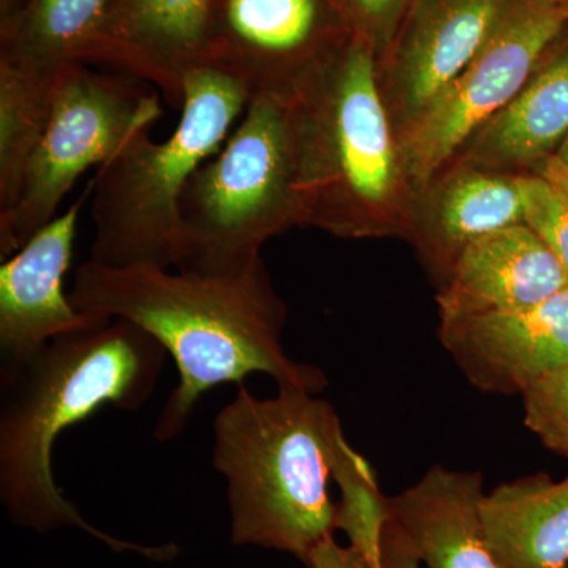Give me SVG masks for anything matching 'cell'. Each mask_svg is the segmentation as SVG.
Returning a JSON list of instances; mask_svg holds the SVG:
<instances>
[{
	"label": "cell",
	"instance_id": "1",
	"mask_svg": "<svg viewBox=\"0 0 568 568\" xmlns=\"http://www.w3.org/2000/svg\"><path fill=\"white\" fill-rule=\"evenodd\" d=\"M69 294L78 312L130 321L174 358L179 383L156 420L160 443L185 432L204 394L242 384L253 373L315 395L327 386L324 372L284 353L286 306L263 260L230 275L148 264L110 267L89 260L74 272Z\"/></svg>",
	"mask_w": 568,
	"mask_h": 568
},
{
	"label": "cell",
	"instance_id": "19",
	"mask_svg": "<svg viewBox=\"0 0 568 568\" xmlns=\"http://www.w3.org/2000/svg\"><path fill=\"white\" fill-rule=\"evenodd\" d=\"M521 223L525 209L517 178L470 171L444 186L426 246L447 268L448 276L458 254L470 242Z\"/></svg>",
	"mask_w": 568,
	"mask_h": 568
},
{
	"label": "cell",
	"instance_id": "28",
	"mask_svg": "<svg viewBox=\"0 0 568 568\" xmlns=\"http://www.w3.org/2000/svg\"><path fill=\"white\" fill-rule=\"evenodd\" d=\"M555 156L568 166V136L566 138V141L560 144V148L558 149V152L555 153Z\"/></svg>",
	"mask_w": 568,
	"mask_h": 568
},
{
	"label": "cell",
	"instance_id": "25",
	"mask_svg": "<svg viewBox=\"0 0 568 568\" xmlns=\"http://www.w3.org/2000/svg\"><path fill=\"white\" fill-rule=\"evenodd\" d=\"M383 560L384 568H420L416 551L394 521L388 523L384 534Z\"/></svg>",
	"mask_w": 568,
	"mask_h": 568
},
{
	"label": "cell",
	"instance_id": "18",
	"mask_svg": "<svg viewBox=\"0 0 568 568\" xmlns=\"http://www.w3.org/2000/svg\"><path fill=\"white\" fill-rule=\"evenodd\" d=\"M112 0H26L0 21V62L59 73L69 63H97Z\"/></svg>",
	"mask_w": 568,
	"mask_h": 568
},
{
	"label": "cell",
	"instance_id": "8",
	"mask_svg": "<svg viewBox=\"0 0 568 568\" xmlns=\"http://www.w3.org/2000/svg\"><path fill=\"white\" fill-rule=\"evenodd\" d=\"M567 22V3L506 0L476 58L407 129L403 162L417 185L432 181L465 142L521 92Z\"/></svg>",
	"mask_w": 568,
	"mask_h": 568
},
{
	"label": "cell",
	"instance_id": "24",
	"mask_svg": "<svg viewBox=\"0 0 568 568\" xmlns=\"http://www.w3.org/2000/svg\"><path fill=\"white\" fill-rule=\"evenodd\" d=\"M306 566L310 568H369L357 549L339 547L334 536L325 538L313 549Z\"/></svg>",
	"mask_w": 568,
	"mask_h": 568
},
{
	"label": "cell",
	"instance_id": "14",
	"mask_svg": "<svg viewBox=\"0 0 568 568\" xmlns=\"http://www.w3.org/2000/svg\"><path fill=\"white\" fill-rule=\"evenodd\" d=\"M484 478L436 465L388 499L392 521L426 568H499L481 519Z\"/></svg>",
	"mask_w": 568,
	"mask_h": 568
},
{
	"label": "cell",
	"instance_id": "23",
	"mask_svg": "<svg viewBox=\"0 0 568 568\" xmlns=\"http://www.w3.org/2000/svg\"><path fill=\"white\" fill-rule=\"evenodd\" d=\"M525 424L549 450L568 458V365L523 392Z\"/></svg>",
	"mask_w": 568,
	"mask_h": 568
},
{
	"label": "cell",
	"instance_id": "6",
	"mask_svg": "<svg viewBox=\"0 0 568 568\" xmlns=\"http://www.w3.org/2000/svg\"><path fill=\"white\" fill-rule=\"evenodd\" d=\"M179 213L174 268L200 275L246 271L268 239L302 223L286 93L252 97L223 148L190 179Z\"/></svg>",
	"mask_w": 568,
	"mask_h": 568
},
{
	"label": "cell",
	"instance_id": "17",
	"mask_svg": "<svg viewBox=\"0 0 568 568\" xmlns=\"http://www.w3.org/2000/svg\"><path fill=\"white\" fill-rule=\"evenodd\" d=\"M567 136L568 48L470 138L469 159L491 170L526 166L555 155Z\"/></svg>",
	"mask_w": 568,
	"mask_h": 568
},
{
	"label": "cell",
	"instance_id": "22",
	"mask_svg": "<svg viewBox=\"0 0 568 568\" xmlns=\"http://www.w3.org/2000/svg\"><path fill=\"white\" fill-rule=\"evenodd\" d=\"M517 181L526 226L555 253L568 276V193L544 175Z\"/></svg>",
	"mask_w": 568,
	"mask_h": 568
},
{
	"label": "cell",
	"instance_id": "10",
	"mask_svg": "<svg viewBox=\"0 0 568 568\" xmlns=\"http://www.w3.org/2000/svg\"><path fill=\"white\" fill-rule=\"evenodd\" d=\"M440 342L488 394H521L568 365V286L541 304L440 323Z\"/></svg>",
	"mask_w": 568,
	"mask_h": 568
},
{
	"label": "cell",
	"instance_id": "11",
	"mask_svg": "<svg viewBox=\"0 0 568 568\" xmlns=\"http://www.w3.org/2000/svg\"><path fill=\"white\" fill-rule=\"evenodd\" d=\"M219 0H112L97 65L162 91L182 108L183 77L211 63Z\"/></svg>",
	"mask_w": 568,
	"mask_h": 568
},
{
	"label": "cell",
	"instance_id": "13",
	"mask_svg": "<svg viewBox=\"0 0 568 568\" xmlns=\"http://www.w3.org/2000/svg\"><path fill=\"white\" fill-rule=\"evenodd\" d=\"M568 286L555 253L525 223L470 242L437 295L440 323L519 312Z\"/></svg>",
	"mask_w": 568,
	"mask_h": 568
},
{
	"label": "cell",
	"instance_id": "7",
	"mask_svg": "<svg viewBox=\"0 0 568 568\" xmlns=\"http://www.w3.org/2000/svg\"><path fill=\"white\" fill-rule=\"evenodd\" d=\"M162 118L155 88L125 73L69 63L55 82L50 119L33 152L20 200L0 219V257L17 253L58 215L63 197L89 168L149 133Z\"/></svg>",
	"mask_w": 568,
	"mask_h": 568
},
{
	"label": "cell",
	"instance_id": "5",
	"mask_svg": "<svg viewBox=\"0 0 568 568\" xmlns=\"http://www.w3.org/2000/svg\"><path fill=\"white\" fill-rule=\"evenodd\" d=\"M253 92L215 63L183 77L181 119L168 140L141 134L92 179L91 260L110 267H175L181 200L193 174L223 148Z\"/></svg>",
	"mask_w": 568,
	"mask_h": 568
},
{
	"label": "cell",
	"instance_id": "26",
	"mask_svg": "<svg viewBox=\"0 0 568 568\" xmlns=\"http://www.w3.org/2000/svg\"><path fill=\"white\" fill-rule=\"evenodd\" d=\"M345 2L358 20L376 28L395 13L402 0H345Z\"/></svg>",
	"mask_w": 568,
	"mask_h": 568
},
{
	"label": "cell",
	"instance_id": "4",
	"mask_svg": "<svg viewBox=\"0 0 568 568\" xmlns=\"http://www.w3.org/2000/svg\"><path fill=\"white\" fill-rule=\"evenodd\" d=\"M302 223L375 230L395 190L396 160L365 33L335 44L286 91Z\"/></svg>",
	"mask_w": 568,
	"mask_h": 568
},
{
	"label": "cell",
	"instance_id": "3",
	"mask_svg": "<svg viewBox=\"0 0 568 568\" xmlns=\"http://www.w3.org/2000/svg\"><path fill=\"white\" fill-rule=\"evenodd\" d=\"M343 435L334 406L312 392L278 387L274 398H257L239 384L213 422L212 463L227 484L233 544L308 562L336 530L328 484Z\"/></svg>",
	"mask_w": 568,
	"mask_h": 568
},
{
	"label": "cell",
	"instance_id": "20",
	"mask_svg": "<svg viewBox=\"0 0 568 568\" xmlns=\"http://www.w3.org/2000/svg\"><path fill=\"white\" fill-rule=\"evenodd\" d=\"M59 73L0 62V219L20 200L26 171L50 119Z\"/></svg>",
	"mask_w": 568,
	"mask_h": 568
},
{
	"label": "cell",
	"instance_id": "29",
	"mask_svg": "<svg viewBox=\"0 0 568 568\" xmlns=\"http://www.w3.org/2000/svg\"><path fill=\"white\" fill-rule=\"evenodd\" d=\"M555 2L567 3V6H568V0H555Z\"/></svg>",
	"mask_w": 568,
	"mask_h": 568
},
{
	"label": "cell",
	"instance_id": "12",
	"mask_svg": "<svg viewBox=\"0 0 568 568\" xmlns=\"http://www.w3.org/2000/svg\"><path fill=\"white\" fill-rule=\"evenodd\" d=\"M323 0H219L211 63L260 92H286L321 51Z\"/></svg>",
	"mask_w": 568,
	"mask_h": 568
},
{
	"label": "cell",
	"instance_id": "21",
	"mask_svg": "<svg viewBox=\"0 0 568 568\" xmlns=\"http://www.w3.org/2000/svg\"><path fill=\"white\" fill-rule=\"evenodd\" d=\"M334 480L342 491L335 528L345 530L369 568H384L383 541L392 521L390 497L381 491L375 470L345 435L336 444Z\"/></svg>",
	"mask_w": 568,
	"mask_h": 568
},
{
	"label": "cell",
	"instance_id": "16",
	"mask_svg": "<svg viewBox=\"0 0 568 568\" xmlns=\"http://www.w3.org/2000/svg\"><path fill=\"white\" fill-rule=\"evenodd\" d=\"M481 519L497 567L568 568V477L497 485L481 500Z\"/></svg>",
	"mask_w": 568,
	"mask_h": 568
},
{
	"label": "cell",
	"instance_id": "9",
	"mask_svg": "<svg viewBox=\"0 0 568 568\" xmlns=\"http://www.w3.org/2000/svg\"><path fill=\"white\" fill-rule=\"evenodd\" d=\"M82 196L55 215L0 265V357L2 366L28 361L58 336L89 327L100 316L74 308L63 278L69 272Z\"/></svg>",
	"mask_w": 568,
	"mask_h": 568
},
{
	"label": "cell",
	"instance_id": "27",
	"mask_svg": "<svg viewBox=\"0 0 568 568\" xmlns=\"http://www.w3.org/2000/svg\"><path fill=\"white\" fill-rule=\"evenodd\" d=\"M540 175H544L549 182L555 183L560 190L568 193V166L560 162L559 159H556L555 155L545 160Z\"/></svg>",
	"mask_w": 568,
	"mask_h": 568
},
{
	"label": "cell",
	"instance_id": "15",
	"mask_svg": "<svg viewBox=\"0 0 568 568\" xmlns=\"http://www.w3.org/2000/svg\"><path fill=\"white\" fill-rule=\"evenodd\" d=\"M504 6L506 0H417L396 67L410 122L476 58Z\"/></svg>",
	"mask_w": 568,
	"mask_h": 568
},
{
	"label": "cell",
	"instance_id": "2",
	"mask_svg": "<svg viewBox=\"0 0 568 568\" xmlns=\"http://www.w3.org/2000/svg\"><path fill=\"white\" fill-rule=\"evenodd\" d=\"M164 358V347L136 324L100 316L0 368V499L17 525L40 532L77 526L115 551L173 558V545L141 547L93 528L52 474L59 436L103 406L140 409L155 392Z\"/></svg>",
	"mask_w": 568,
	"mask_h": 568
}]
</instances>
